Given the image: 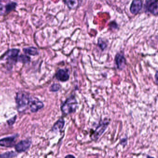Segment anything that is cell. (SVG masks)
<instances>
[{
  "label": "cell",
  "mask_w": 158,
  "mask_h": 158,
  "mask_svg": "<svg viewBox=\"0 0 158 158\" xmlns=\"http://www.w3.org/2000/svg\"><path fill=\"white\" fill-rule=\"evenodd\" d=\"M65 122L63 119L61 118L58 120L54 124L52 128V131H61L64 128L65 125Z\"/></svg>",
  "instance_id": "4fadbf2b"
},
{
  "label": "cell",
  "mask_w": 158,
  "mask_h": 158,
  "mask_svg": "<svg viewBox=\"0 0 158 158\" xmlns=\"http://www.w3.org/2000/svg\"><path fill=\"white\" fill-rule=\"evenodd\" d=\"M147 158H155L151 156H147Z\"/></svg>",
  "instance_id": "7402d4cb"
},
{
  "label": "cell",
  "mask_w": 158,
  "mask_h": 158,
  "mask_svg": "<svg viewBox=\"0 0 158 158\" xmlns=\"http://www.w3.org/2000/svg\"><path fill=\"white\" fill-rule=\"evenodd\" d=\"M66 5L70 9H76L79 5V0H64Z\"/></svg>",
  "instance_id": "5bb4252c"
},
{
  "label": "cell",
  "mask_w": 158,
  "mask_h": 158,
  "mask_svg": "<svg viewBox=\"0 0 158 158\" xmlns=\"http://www.w3.org/2000/svg\"><path fill=\"white\" fill-rule=\"evenodd\" d=\"M69 77L68 72L66 69H59L56 74V77L60 81H66L69 79Z\"/></svg>",
  "instance_id": "30bf717a"
},
{
  "label": "cell",
  "mask_w": 158,
  "mask_h": 158,
  "mask_svg": "<svg viewBox=\"0 0 158 158\" xmlns=\"http://www.w3.org/2000/svg\"><path fill=\"white\" fill-rule=\"evenodd\" d=\"M15 3H11L6 5L0 3V16L6 15L15 7Z\"/></svg>",
  "instance_id": "9c48e42d"
},
{
  "label": "cell",
  "mask_w": 158,
  "mask_h": 158,
  "mask_svg": "<svg viewBox=\"0 0 158 158\" xmlns=\"http://www.w3.org/2000/svg\"><path fill=\"white\" fill-rule=\"evenodd\" d=\"M23 52L26 54L31 56H36L39 54L37 48L33 47H28L23 49Z\"/></svg>",
  "instance_id": "9a60e30c"
},
{
  "label": "cell",
  "mask_w": 158,
  "mask_h": 158,
  "mask_svg": "<svg viewBox=\"0 0 158 158\" xmlns=\"http://www.w3.org/2000/svg\"><path fill=\"white\" fill-rule=\"evenodd\" d=\"M115 62L118 69H122L126 65V60L125 57L120 54H117L115 58Z\"/></svg>",
  "instance_id": "8fae6325"
},
{
  "label": "cell",
  "mask_w": 158,
  "mask_h": 158,
  "mask_svg": "<svg viewBox=\"0 0 158 158\" xmlns=\"http://www.w3.org/2000/svg\"><path fill=\"white\" fill-rule=\"evenodd\" d=\"M18 58L19 60L22 63H28L30 60V58L28 56H26L21 55Z\"/></svg>",
  "instance_id": "ac0fdd59"
},
{
  "label": "cell",
  "mask_w": 158,
  "mask_h": 158,
  "mask_svg": "<svg viewBox=\"0 0 158 158\" xmlns=\"http://www.w3.org/2000/svg\"><path fill=\"white\" fill-rule=\"evenodd\" d=\"M65 158H76L74 156H73V155H68L67 156H66L65 157Z\"/></svg>",
  "instance_id": "44dd1931"
},
{
  "label": "cell",
  "mask_w": 158,
  "mask_h": 158,
  "mask_svg": "<svg viewBox=\"0 0 158 158\" xmlns=\"http://www.w3.org/2000/svg\"><path fill=\"white\" fill-rule=\"evenodd\" d=\"M78 106V102L76 98L73 95L70 96L66 99L63 105L61 106V110L63 114L68 115L74 112L76 110Z\"/></svg>",
  "instance_id": "7a4b0ae2"
},
{
  "label": "cell",
  "mask_w": 158,
  "mask_h": 158,
  "mask_svg": "<svg viewBox=\"0 0 158 158\" xmlns=\"http://www.w3.org/2000/svg\"><path fill=\"white\" fill-rule=\"evenodd\" d=\"M143 6V2L141 0H133L130 6L131 13L136 15L141 10Z\"/></svg>",
  "instance_id": "ba28073f"
},
{
  "label": "cell",
  "mask_w": 158,
  "mask_h": 158,
  "mask_svg": "<svg viewBox=\"0 0 158 158\" xmlns=\"http://www.w3.org/2000/svg\"><path fill=\"white\" fill-rule=\"evenodd\" d=\"M157 72H156V82H157Z\"/></svg>",
  "instance_id": "603a6c76"
},
{
  "label": "cell",
  "mask_w": 158,
  "mask_h": 158,
  "mask_svg": "<svg viewBox=\"0 0 158 158\" xmlns=\"http://www.w3.org/2000/svg\"><path fill=\"white\" fill-rule=\"evenodd\" d=\"M16 103L19 111H23L30 104L29 95L24 92H19L15 98Z\"/></svg>",
  "instance_id": "6da1fadb"
},
{
  "label": "cell",
  "mask_w": 158,
  "mask_h": 158,
  "mask_svg": "<svg viewBox=\"0 0 158 158\" xmlns=\"http://www.w3.org/2000/svg\"><path fill=\"white\" fill-rule=\"evenodd\" d=\"M146 8L148 12L154 15L158 14V0H148L145 5Z\"/></svg>",
  "instance_id": "8992f818"
},
{
  "label": "cell",
  "mask_w": 158,
  "mask_h": 158,
  "mask_svg": "<svg viewBox=\"0 0 158 158\" xmlns=\"http://www.w3.org/2000/svg\"><path fill=\"white\" fill-rule=\"evenodd\" d=\"M109 122L108 121H102L99 123L95 130L92 135V139L94 141H96L103 134L108 126Z\"/></svg>",
  "instance_id": "3957f363"
},
{
  "label": "cell",
  "mask_w": 158,
  "mask_h": 158,
  "mask_svg": "<svg viewBox=\"0 0 158 158\" xmlns=\"http://www.w3.org/2000/svg\"><path fill=\"white\" fill-rule=\"evenodd\" d=\"M60 85L58 84H53L50 87V91L51 92H58L60 89Z\"/></svg>",
  "instance_id": "e0dca14e"
},
{
  "label": "cell",
  "mask_w": 158,
  "mask_h": 158,
  "mask_svg": "<svg viewBox=\"0 0 158 158\" xmlns=\"http://www.w3.org/2000/svg\"><path fill=\"white\" fill-rule=\"evenodd\" d=\"M31 144V142L29 140H23L15 145V149L18 153H22L28 150L30 147Z\"/></svg>",
  "instance_id": "52a82bcc"
},
{
  "label": "cell",
  "mask_w": 158,
  "mask_h": 158,
  "mask_svg": "<svg viewBox=\"0 0 158 158\" xmlns=\"http://www.w3.org/2000/svg\"><path fill=\"white\" fill-rule=\"evenodd\" d=\"M98 46H99L102 50H105L107 46L106 44L101 39H99V40H98Z\"/></svg>",
  "instance_id": "d6986e66"
},
{
  "label": "cell",
  "mask_w": 158,
  "mask_h": 158,
  "mask_svg": "<svg viewBox=\"0 0 158 158\" xmlns=\"http://www.w3.org/2000/svg\"><path fill=\"white\" fill-rule=\"evenodd\" d=\"M30 110L32 112H36L42 108L44 107V104L40 100H35L32 101L30 104Z\"/></svg>",
  "instance_id": "7c38bea8"
},
{
  "label": "cell",
  "mask_w": 158,
  "mask_h": 158,
  "mask_svg": "<svg viewBox=\"0 0 158 158\" xmlns=\"http://www.w3.org/2000/svg\"><path fill=\"white\" fill-rule=\"evenodd\" d=\"M16 119V116H15L13 117L12 118L9 119V120L7 121V123H8V125H12L15 123V121Z\"/></svg>",
  "instance_id": "ffe728a7"
},
{
  "label": "cell",
  "mask_w": 158,
  "mask_h": 158,
  "mask_svg": "<svg viewBox=\"0 0 158 158\" xmlns=\"http://www.w3.org/2000/svg\"><path fill=\"white\" fill-rule=\"evenodd\" d=\"M19 50L18 49H11L6 53L5 57L9 63L13 64L16 63L18 59V55Z\"/></svg>",
  "instance_id": "277c9868"
},
{
  "label": "cell",
  "mask_w": 158,
  "mask_h": 158,
  "mask_svg": "<svg viewBox=\"0 0 158 158\" xmlns=\"http://www.w3.org/2000/svg\"><path fill=\"white\" fill-rule=\"evenodd\" d=\"M15 135L5 137L0 139V146L6 148H12L15 146L16 143Z\"/></svg>",
  "instance_id": "5b68a950"
},
{
  "label": "cell",
  "mask_w": 158,
  "mask_h": 158,
  "mask_svg": "<svg viewBox=\"0 0 158 158\" xmlns=\"http://www.w3.org/2000/svg\"><path fill=\"white\" fill-rule=\"evenodd\" d=\"M16 155L17 154L15 152L10 151L1 154L0 158H12L15 157Z\"/></svg>",
  "instance_id": "2e32d148"
}]
</instances>
